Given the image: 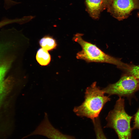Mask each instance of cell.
Instances as JSON below:
<instances>
[{
    "label": "cell",
    "mask_w": 139,
    "mask_h": 139,
    "mask_svg": "<svg viewBox=\"0 0 139 139\" xmlns=\"http://www.w3.org/2000/svg\"><path fill=\"white\" fill-rule=\"evenodd\" d=\"M88 12L94 19H97L103 9L102 0H85Z\"/></svg>",
    "instance_id": "cell-8"
},
{
    "label": "cell",
    "mask_w": 139,
    "mask_h": 139,
    "mask_svg": "<svg viewBox=\"0 0 139 139\" xmlns=\"http://www.w3.org/2000/svg\"><path fill=\"white\" fill-rule=\"evenodd\" d=\"M128 74V75L133 76L139 80V65L129 66L125 70Z\"/></svg>",
    "instance_id": "cell-13"
},
{
    "label": "cell",
    "mask_w": 139,
    "mask_h": 139,
    "mask_svg": "<svg viewBox=\"0 0 139 139\" xmlns=\"http://www.w3.org/2000/svg\"><path fill=\"white\" fill-rule=\"evenodd\" d=\"M34 135H42L50 139H75L72 136L63 134L54 127L46 115L36 129L28 136Z\"/></svg>",
    "instance_id": "cell-6"
},
{
    "label": "cell",
    "mask_w": 139,
    "mask_h": 139,
    "mask_svg": "<svg viewBox=\"0 0 139 139\" xmlns=\"http://www.w3.org/2000/svg\"><path fill=\"white\" fill-rule=\"evenodd\" d=\"M132 118L125 111L124 100L119 97L114 109L109 112L106 118L107 123L105 127L113 129L119 139H131L130 123Z\"/></svg>",
    "instance_id": "cell-3"
},
{
    "label": "cell",
    "mask_w": 139,
    "mask_h": 139,
    "mask_svg": "<svg viewBox=\"0 0 139 139\" xmlns=\"http://www.w3.org/2000/svg\"><path fill=\"white\" fill-rule=\"evenodd\" d=\"M39 43L43 48L47 50L54 49L57 46L55 39L53 37L48 36H46L42 38L40 40Z\"/></svg>",
    "instance_id": "cell-10"
},
{
    "label": "cell",
    "mask_w": 139,
    "mask_h": 139,
    "mask_svg": "<svg viewBox=\"0 0 139 139\" xmlns=\"http://www.w3.org/2000/svg\"><path fill=\"white\" fill-rule=\"evenodd\" d=\"M33 19L32 16H24L22 18L14 19H5L0 21V28L6 25L14 23H24L28 22Z\"/></svg>",
    "instance_id": "cell-11"
},
{
    "label": "cell",
    "mask_w": 139,
    "mask_h": 139,
    "mask_svg": "<svg viewBox=\"0 0 139 139\" xmlns=\"http://www.w3.org/2000/svg\"><path fill=\"white\" fill-rule=\"evenodd\" d=\"M137 15V16L138 17H139V12H138V13Z\"/></svg>",
    "instance_id": "cell-16"
},
{
    "label": "cell",
    "mask_w": 139,
    "mask_h": 139,
    "mask_svg": "<svg viewBox=\"0 0 139 139\" xmlns=\"http://www.w3.org/2000/svg\"><path fill=\"white\" fill-rule=\"evenodd\" d=\"M134 119L133 128L139 130V108L135 115Z\"/></svg>",
    "instance_id": "cell-14"
},
{
    "label": "cell",
    "mask_w": 139,
    "mask_h": 139,
    "mask_svg": "<svg viewBox=\"0 0 139 139\" xmlns=\"http://www.w3.org/2000/svg\"><path fill=\"white\" fill-rule=\"evenodd\" d=\"M92 122L97 139H107L103 131L98 117L95 118Z\"/></svg>",
    "instance_id": "cell-12"
},
{
    "label": "cell",
    "mask_w": 139,
    "mask_h": 139,
    "mask_svg": "<svg viewBox=\"0 0 139 139\" xmlns=\"http://www.w3.org/2000/svg\"><path fill=\"white\" fill-rule=\"evenodd\" d=\"M14 79L6 72L0 70V109L11 92L14 84Z\"/></svg>",
    "instance_id": "cell-7"
},
{
    "label": "cell",
    "mask_w": 139,
    "mask_h": 139,
    "mask_svg": "<svg viewBox=\"0 0 139 139\" xmlns=\"http://www.w3.org/2000/svg\"><path fill=\"white\" fill-rule=\"evenodd\" d=\"M102 90L95 82L86 89L85 100L82 104L75 107L73 111L78 116L85 117L94 121L99 115L105 105L110 100L109 96L105 95Z\"/></svg>",
    "instance_id": "cell-1"
},
{
    "label": "cell",
    "mask_w": 139,
    "mask_h": 139,
    "mask_svg": "<svg viewBox=\"0 0 139 139\" xmlns=\"http://www.w3.org/2000/svg\"><path fill=\"white\" fill-rule=\"evenodd\" d=\"M83 34L77 33L73 37L74 41L81 46L82 50L76 55V58L85 60L88 62L106 63L116 65L118 68L125 70L129 66L122 62L121 60L102 51L95 45L84 40Z\"/></svg>",
    "instance_id": "cell-2"
},
{
    "label": "cell",
    "mask_w": 139,
    "mask_h": 139,
    "mask_svg": "<svg viewBox=\"0 0 139 139\" xmlns=\"http://www.w3.org/2000/svg\"><path fill=\"white\" fill-rule=\"evenodd\" d=\"M103 9L107 8L111 0H102Z\"/></svg>",
    "instance_id": "cell-15"
},
{
    "label": "cell",
    "mask_w": 139,
    "mask_h": 139,
    "mask_svg": "<svg viewBox=\"0 0 139 139\" xmlns=\"http://www.w3.org/2000/svg\"><path fill=\"white\" fill-rule=\"evenodd\" d=\"M36 59L41 65L46 66L50 62L51 57L47 50L43 48L39 49L37 53Z\"/></svg>",
    "instance_id": "cell-9"
},
{
    "label": "cell",
    "mask_w": 139,
    "mask_h": 139,
    "mask_svg": "<svg viewBox=\"0 0 139 139\" xmlns=\"http://www.w3.org/2000/svg\"><path fill=\"white\" fill-rule=\"evenodd\" d=\"M107 8L114 18L122 20L133 10L139 9V0H111Z\"/></svg>",
    "instance_id": "cell-5"
},
{
    "label": "cell",
    "mask_w": 139,
    "mask_h": 139,
    "mask_svg": "<svg viewBox=\"0 0 139 139\" xmlns=\"http://www.w3.org/2000/svg\"><path fill=\"white\" fill-rule=\"evenodd\" d=\"M102 90L110 95L130 97L139 90V80L130 75L124 76L116 83L109 84Z\"/></svg>",
    "instance_id": "cell-4"
}]
</instances>
